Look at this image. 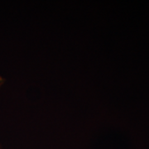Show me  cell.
Returning a JSON list of instances; mask_svg holds the SVG:
<instances>
[{
    "instance_id": "cell-1",
    "label": "cell",
    "mask_w": 149,
    "mask_h": 149,
    "mask_svg": "<svg viewBox=\"0 0 149 149\" xmlns=\"http://www.w3.org/2000/svg\"><path fill=\"white\" fill-rule=\"evenodd\" d=\"M3 81H4V80H3V79L2 77H0V87L3 85Z\"/></svg>"
},
{
    "instance_id": "cell-2",
    "label": "cell",
    "mask_w": 149,
    "mask_h": 149,
    "mask_svg": "<svg viewBox=\"0 0 149 149\" xmlns=\"http://www.w3.org/2000/svg\"><path fill=\"white\" fill-rule=\"evenodd\" d=\"M0 149H3L2 148V147H1V145H0Z\"/></svg>"
}]
</instances>
